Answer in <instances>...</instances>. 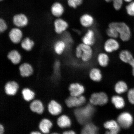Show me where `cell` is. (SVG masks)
Instances as JSON below:
<instances>
[{"label": "cell", "instance_id": "cell-21", "mask_svg": "<svg viewBox=\"0 0 134 134\" xmlns=\"http://www.w3.org/2000/svg\"><path fill=\"white\" fill-rule=\"evenodd\" d=\"M88 76L92 81L99 82L103 78V75L101 70L97 67L92 68L89 71Z\"/></svg>", "mask_w": 134, "mask_h": 134}, {"label": "cell", "instance_id": "cell-29", "mask_svg": "<svg viewBox=\"0 0 134 134\" xmlns=\"http://www.w3.org/2000/svg\"><path fill=\"white\" fill-rule=\"evenodd\" d=\"M114 89L115 92L118 94H121L126 92L128 90V85L123 80H119L115 84Z\"/></svg>", "mask_w": 134, "mask_h": 134}, {"label": "cell", "instance_id": "cell-4", "mask_svg": "<svg viewBox=\"0 0 134 134\" xmlns=\"http://www.w3.org/2000/svg\"><path fill=\"white\" fill-rule=\"evenodd\" d=\"M81 50V56L80 60L83 63L89 62L93 58L94 51L92 46H88L82 43L79 44Z\"/></svg>", "mask_w": 134, "mask_h": 134}, {"label": "cell", "instance_id": "cell-23", "mask_svg": "<svg viewBox=\"0 0 134 134\" xmlns=\"http://www.w3.org/2000/svg\"><path fill=\"white\" fill-rule=\"evenodd\" d=\"M21 93L23 99L27 103H30L34 100L36 96L35 92L28 87L23 88L21 90Z\"/></svg>", "mask_w": 134, "mask_h": 134}, {"label": "cell", "instance_id": "cell-18", "mask_svg": "<svg viewBox=\"0 0 134 134\" xmlns=\"http://www.w3.org/2000/svg\"><path fill=\"white\" fill-rule=\"evenodd\" d=\"M68 90L71 96L78 97L82 95L85 91V88L83 85L80 83H73L70 85Z\"/></svg>", "mask_w": 134, "mask_h": 134}, {"label": "cell", "instance_id": "cell-2", "mask_svg": "<svg viewBox=\"0 0 134 134\" xmlns=\"http://www.w3.org/2000/svg\"><path fill=\"white\" fill-rule=\"evenodd\" d=\"M108 26L111 27L116 30L119 35V38L122 42H126L129 41L131 38V30L129 26L124 22H111L109 23Z\"/></svg>", "mask_w": 134, "mask_h": 134}, {"label": "cell", "instance_id": "cell-39", "mask_svg": "<svg viewBox=\"0 0 134 134\" xmlns=\"http://www.w3.org/2000/svg\"><path fill=\"white\" fill-rule=\"evenodd\" d=\"M132 69V75L134 77V59L129 64Z\"/></svg>", "mask_w": 134, "mask_h": 134}, {"label": "cell", "instance_id": "cell-9", "mask_svg": "<svg viewBox=\"0 0 134 134\" xmlns=\"http://www.w3.org/2000/svg\"><path fill=\"white\" fill-rule=\"evenodd\" d=\"M19 88V84L17 82L14 80H9L5 84L4 92L7 96H14L18 93Z\"/></svg>", "mask_w": 134, "mask_h": 134}, {"label": "cell", "instance_id": "cell-36", "mask_svg": "<svg viewBox=\"0 0 134 134\" xmlns=\"http://www.w3.org/2000/svg\"><path fill=\"white\" fill-rule=\"evenodd\" d=\"M128 98L130 103L132 104H134V88L131 89L129 90Z\"/></svg>", "mask_w": 134, "mask_h": 134}, {"label": "cell", "instance_id": "cell-40", "mask_svg": "<svg viewBox=\"0 0 134 134\" xmlns=\"http://www.w3.org/2000/svg\"><path fill=\"white\" fill-rule=\"evenodd\" d=\"M77 5L79 7L81 6L83 4L84 0H74Z\"/></svg>", "mask_w": 134, "mask_h": 134}, {"label": "cell", "instance_id": "cell-42", "mask_svg": "<svg viewBox=\"0 0 134 134\" xmlns=\"http://www.w3.org/2000/svg\"><path fill=\"white\" fill-rule=\"evenodd\" d=\"M29 134H43L39 130H34L30 132Z\"/></svg>", "mask_w": 134, "mask_h": 134}, {"label": "cell", "instance_id": "cell-22", "mask_svg": "<svg viewBox=\"0 0 134 134\" xmlns=\"http://www.w3.org/2000/svg\"><path fill=\"white\" fill-rule=\"evenodd\" d=\"M20 75L23 77H28L33 74L34 70L30 64L25 63L22 64L19 67Z\"/></svg>", "mask_w": 134, "mask_h": 134}, {"label": "cell", "instance_id": "cell-20", "mask_svg": "<svg viewBox=\"0 0 134 134\" xmlns=\"http://www.w3.org/2000/svg\"><path fill=\"white\" fill-rule=\"evenodd\" d=\"M96 60L97 63L101 68H107L109 64L110 56L108 53L105 52L99 53L97 55Z\"/></svg>", "mask_w": 134, "mask_h": 134}, {"label": "cell", "instance_id": "cell-13", "mask_svg": "<svg viewBox=\"0 0 134 134\" xmlns=\"http://www.w3.org/2000/svg\"><path fill=\"white\" fill-rule=\"evenodd\" d=\"M81 43L88 46H93L96 41V34L92 28L88 29L82 37Z\"/></svg>", "mask_w": 134, "mask_h": 134}, {"label": "cell", "instance_id": "cell-33", "mask_svg": "<svg viewBox=\"0 0 134 134\" xmlns=\"http://www.w3.org/2000/svg\"><path fill=\"white\" fill-rule=\"evenodd\" d=\"M124 2L123 0H113L112 3L114 9L116 11L120 10L123 6Z\"/></svg>", "mask_w": 134, "mask_h": 134}, {"label": "cell", "instance_id": "cell-32", "mask_svg": "<svg viewBox=\"0 0 134 134\" xmlns=\"http://www.w3.org/2000/svg\"><path fill=\"white\" fill-rule=\"evenodd\" d=\"M105 32L108 38L117 39L119 37V33L117 32L116 30L111 27L108 26Z\"/></svg>", "mask_w": 134, "mask_h": 134}, {"label": "cell", "instance_id": "cell-3", "mask_svg": "<svg viewBox=\"0 0 134 134\" xmlns=\"http://www.w3.org/2000/svg\"><path fill=\"white\" fill-rule=\"evenodd\" d=\"M120 45L116 38H108L105 41L103 45V49L105 52L111 54L118 51Z\"/></svg>", "mask_w": 134, "mask_h": 134}, {"label": "cell", "instance_id": "cell-44", "mask_svg": "<svg viewBox=\"0 0 134 134\" xmlns=\"http://www.w3.org/2000/svg\"><path fill=\"white\" fill-rule=\"evenodd\" d=\"M105 2L107 3H112L113 0H104Z\"/></svg>", "mask_w": 134, "mask_h": 134}, {"label": "cell", "instance_id": "cell-37", "mask_svg": "<svg viewBox=\"0 0 134 134\" xmlns=\"http://www.w3.org/2000/svg\"><path fill=\"white\" fill-rule=\"evenodd\" d=\"M67 4L69 7L73 9H76L78 7L74 0H67Z\"/></svg>", "mask_w": 134, "mask_h": 134}, {"label": "cell", "instance_id": "cell-25", "mask_svg": "<svg viewBox=\"0 0 134 134\" xmlns=\"http://www.w3.org/2000/svg\"><path fill=\"white\" fill-rule=\"evenodd\" d=\"M104 128L109 131L118 134L120 131V127L117 121L114 120H109L104 124Z\"/></svg>", "mask_w": 134, "mask_h": 134}, {"label": "cell", "instance_id": "cell-41", "mask_svg": "<svg viewBox=\"0 0 134 134\" xmlns=\"http://www.w3.org/2000/svg\"><path fill=\"white\" fill-rule=\"evenodd\" d=\"M62 134H76V133L72 130H68L64 131Z\"/></svg>", "mask_w": 134, "mask_h": 134}, {"label": "cell", "instance_id": "cell-7", "mask_svg": "<svg viewBox=\"0 0 134 134\" xmlns=\"http://www.w3.org/2000/svg\"><path fill=\"white\" fill-rule=\"evenodd\" d=\"M133 121V116L127 112H124L120 114L117 117V122L120 127L123 129L129 128Z\"/></svg>", "mask_w": 134, "mask_h": 134}, {"label": "cell", "instance_id": "cell-45", "mask_svg": "<svg viewBox=\"0 0 134 134\" xmlns=\"http://www.w3.org/2000/svg\"><path fill=\"white\" fill-rule=\"evenodd\" d=\"M49 134H61L57 132H54L50 133Z\"/></svg>", "mask_w": 134, "mask_h": 134}, {"label": "cell", "instance_id": "cell-14", "mask_svg": "<svg viewBox=\"0 0 134 134\" xmlns=\"http://www.w3.org/2000/svg\"><path fill=\"white\" fill-rule=\"evenodd\" d=\"M54 30L58 35L66 32L69 27V24L67 21L61 18H57L54 22Z\"/></svg>", "mask_w": 134, "mask_h": 134}, {"label": "cell", "instance_id": "cell-16", "mask_svg": "<svg viewBox=\"0 0 134 134\" xmlns=\"http://www.w3.org/2000/svg\"><path fill=\"white\" fill-rule=\"evenodd\" d=\"M63 5L59 2L53 3L50 8V12L52 15L57 18H61L65 12Z\"/></svg>", "mask_w": 134, "mask_h": 134}, {"label": "cell", "instance_id": "cell-8", "mask_svg": "<svg viewBox=\"0 0 134 134\" xmlns=\"http://www.w3.org/2000/svg\"><path fill=\"white\" fill-rule=\"evenodd\" d=\"M86 99L82 95L79 96H70L65 100V103L69 108L79 107L86 103Z\"/></svg>", "mask_w": 134, "mask_h": 134}, {"label": "cell", "instance_id": "cell-28", "mask_svg": "<svg viewBox=\"0 0 134 134\" xmlns=\"http://www.w3.org/2000/svg\"><path fill=\"white\" fill-rule=\"evenodd\" d=\"M98 128L93 124L87 123L85 125L81 134H98Z\"/></svg>", "mask_w": 134, "mask_h": 134}, {"label": "cell", "instance_id": "cell-30", "mask_svg": "<svg viewBox=\"0 0 134 134\" xmlns=\"http://www.w3.org/2000/svg\"><path fill=\"white\" fill-rule=\"evenodd\" d=\"M111 101L115 108L118 109L123 108L125 106L124 99L122 97L118 95H115L112 97Z\"/></svg>", "mask_w": 134, "mask_h": 134}, {"label": "cell", "instance_id": "cell-12", "mask_svg": "<svg viewBox=\"0 0 134 134\" xmlns=\"http://www.w3.org/2000/svg\"><path fill=\"white\" fill-rule=\"evenodd\" d=\"M13 23L16 27L20 28L26 27L29 23V19L26 14L23 13H16L13 16Z\"/></svg>", "mask_w": 134, "mask_h": 134}, {"label": "cell", "instance_id": "cell-10", "mask_svg": "<svg viewBox=\"0 0 134 134\" xmlns=\"http://www.w3.org/2000/svg\"><path fill=\"white\" fill-rule=\"evenodd\" d=\"M79 21L82 27L87 29L91 28L95 23L94 17L88 13H85L82 14L80 16Z\"/></svg>", "mask_w": 134, "mask_h": 134}, {"label": "cell", "instance_id": "cell-38", "mask_svg": "<svg viewBox=\"0 0 134 134\" xmlns=\"http://www.w3.org/2000/svg\"><path fill=\"white\" fill-rule=\"evenodd\" d=\"M5 132V127L3 124H0V134H4Z\"/></svg>", "mask_w": 134, "mask_h": 134}, {"label": "cell", "instance_id": "cell-15", "mask_svg": "<svg viewBox=\"0 0 134 134\" xmlns=\"http://www.w3.org/2000/svg\"><path fill=\"white\" fill-rule=\"evenodd\" d=\"M53 125V122L49 119L43 118L38 122V130L43 134H49Z\"/></svg>", "mask_w": 134, "mask_h": 134}, {"label": "cell", "instance_id": "cell-19", "mask_svg": "<svg viewBox=\"0 0 134 134\" xmlns=\"http://www.w3.org/2000/svg\"><path fill=\"white\" fill-rule=\"evenodd\" d=\"M56 122L57 125L61 129L69 128L72 124L71 119L66 114L60 115L58 116Z\"/></svg>", "mask_w": 134, "mask_h": 134}, {"label": "cell", "instance_id": "cell-1", "mask_svg": "<svg viewBox=\"0 0 134 134\" xmlns=\"http://www.w3.org/2000/svg\"><path fill=\"white\" fill-rule=\"evenodd\" d=\"M95 109L93 105L89 104L85 107L79 108L75 110V117L80 124H86L94 113Z\"/></svg>", "mask_w": 134, "mask_h": 134}, {"label": "cell", "instance_id": "cell-6", "mask_svg": "<svg viewBox=\"0 0 134 134\" xmlns=\"http://www.w3.org/2000/svg\"><path fill=\"white\" fill-rule=\"evenodd\" d=\"M108 100V97L104 92L92 94L90 98V103L93 105H103L106 104Z\"/></svg>", "mask_w": 134, "mask_h": 134}, {"label": "cell", "instance_id": "cell-26", "mask_svg": "<svg viewBox=\"0 0 134 134\" xmlns=\"http://www.w3.org/2000/svg\"><path fill=\"white\" fill-rule=\"evenodd\" d=\"M7 58L13 64L17 65L21 61V56L19 52L16 50H13L8 53Z\"/></svg>", "mask_w": 134, "mask_h": 134}, {"label": "cell", "instance_id": "cell-27", "mask_svg": "<svg viewBox=\"0 0 134 134\" xmlns=\"http://www.w3.org/2000/svg\"><path fill=\"white\" fill-rule=\"evenodd\" d=\"M67 44L63 40H58L54 45V51L58 55H61L64 52L67 47Z\"/></svg>", "mask_w": 134, "mask_h": 134}, {"label": "cell", "instance_id": "cell-5", "mask_svg": "<svg viewBox=\"0 0 134 134\" xmlns=\"http://www.w3.org/2000/svg\"><path fill=\"white\" fill-rule=\"evenodd\" d=\"M47 110L49 114L53 116H57L61 114L63 108L62 105L57 100L52 99L48 102Z\"/></svg>", "mask_w": 134, "mask_h": 134}, {"label": "cell", "instance_id": "cell-43", "mask_svg": "<svg viewBox=\"0 0 134 134\" xmlns=\"http://www.w3.org/2000/svg\"><path fill=\"white\" fill-rule=\"evenodd\" d=\"M124 2H125L130 3L133 1V0H123Z\"/></svg>", "mask_w": 134, "mask_h": 134}, {"label": "cell", "instance_id": "cell-11", "mask_svg": "<svg viewBox=\"0 0 134 134\" xmlns=\"http://www.w3.org/2000/svg\"><path fill=\"white\" fill-rule=\"evenodd\" d=\"M30 103L29 109L32 113L38 115H42L44 113V105L41 100L35 99Z\"/></svg>", "mask_w": 134, "mask_h": 134}, {"label": "cell", "instance_id": "cell-24", "mask_svg": "<svg viewBox=\"0 0 134 134\" xmlns=\"http://www.w3.org/2000/svg\"><path fill=\"white\" fill-rule=\"evenodd\" d=\"M118 57L120 61L122 63L128 64L134 59L131 52L127 49H123L120 51Z\"/></svg>", "mask_w": 134, "mask_h": 134}, {"label": "cell", "instance_id": "cell-34", "mask_svg": "<svg viewBox=\"0 0 134 134\" xmlns=\"http://www.w3.org/2000/svg\"><path fill=\"white\" fill-rule=\"evenodd\" d=\"M127 14L131 16H134V1L129 3L125 7Z\"/></svg>", "mask_w": 134, "mask_h": 134}, {"label": "cell", "instance_id": "cell-35", "mask_svg": "<svg viewBox=\"0 0 134 134\" xmlns=\"http://www.w3.org/2000/svg\"><path fill=\"white\" fill-rule=\"evenodd\" d=\"M8 28V25L5 21L1 18L0 19V32L3 33L6 31Z\"/></svg>", "mask_w": 134, "mask_h": 134}, {"label": "cell", "instance_id": "cell-17", "mask_svg": "<svg viewBox=\"0 0 134 134\" xmlns=\"http://www.w3.org/2000/svg\"><path fill=\"white\" fill-rule=\"evenodd\" d=\"M23 33L20 28L16 27L12 28L9 32L8 36L11 41L14 44L21 42L23 37Z\"/></svg>", "mask_w": 134, "mask_h": 134}, {"label": "cell", "instance_id": "cell-31", "mask_svg": "<svg viewBox=\"0 0 134 134\" xmlns=\"http://www.w3.org/2000/svg\"><path fill=\"white\" fill-rule=\"evenodd\" d=\"M21 46L23 49L29 51L32 49L34 46L35 43L32 40L27 37L23 39L21 42Z\"/></svg>", "mask_w": 134, "mask_h": 134}, {"label": "cell", "instance_id": "cell-46", "mask_svg": "<svg viewBox=\"0 0 134 134\" xmlns=\"http://www.w3.org/2000/svg\"><path fill=\"white\" fill-rule=\"evenodd\" d=\"M4 1V0H0V1Z\"/></svg>", "mask_w": 134, "mask_h": 134}]
</instances>
